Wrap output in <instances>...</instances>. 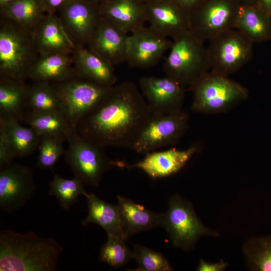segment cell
I'll return each instance as SVG.
<instances>
[{"mask_svg": "<svg viewBox=\"0 0 271 271\" xmlns=\"http://www.w3.org/2000/svg\"><path fill=\"white\" fill-rule=\"evenodd\" d=\"M152 118L139 87L126 81L113 86L78 123L82 137L103 148L132 150Z\"/></svg>", "mask_w": 271, "mask_h": 271, "instance_id": "cell-1", "label": "cell"}, {"mask_svg": "<svg viewBox=\"0 0 271 271\" xmlns=\"http://www.w3.org/2000/svg\"><path fill=\"white\" fill-rule=\"evenodd\" d=\"M63 250L53 238L4 229L0 232V270H56Z\"/></svg>", "mask_w": 271, "mask_h": 271, "instance_id": "cell-2", "label": "cell"}, {"mask_svg": "<svg viewBox=\"0 0 271 271\" xmlns=\"http://www.w3.org/2000/svg\"><path fill=\"white\" fill-rule=\"evenodd\" d=\"M193 94L191 108L204 114L228 111L244 102L248 90L229 78L211 71L197 79L189 88Z\"/></svg>", "mask_w": 271, "mask_h": 271, "instance_id": "cell-3", "label": "cell"}, {"mask_svg": "<svg viewBox=\"0 0 271 271\" xmlns=\"http://www.w3.org/2000/svg\"><path fill=\"white\" fill-rule=\"evenodd\" d=\"M38 55L33 35L1 17L0 77L25 81Z\"/></svg>", "mask_w": 271, "mask_h": 271, "instance_id": "cell-4", "label": "cell"}, {"mask_svg": "<svg viewBox=\"0 0 271 271\" xmlns=\"http://www.w3.org/2000/svg\"><path fill=\"white\" fill-rule=\"evenodd\" d=\"M204 43L190 31L173 39L163 65L165 76L186 88L209 72L207 48Z\"/></svg>", "mask_w": 271, "mask_h": 271, "instance_id": "cell-5", "label": "cell"}, {"mask_svg": "<svg viewBox=\"0 0 271 271\" xmlns=\"http://www.w3.org/2000/svg\"><path fill=\"white\" fill-rule=\"evenodd\" d=\"M159 226L166 230L175 247L185 250L192 249L203 235H218L204 226L192 204L178 195L169 197L167 211L160 213Z\"/></svg>", "mask_w": 271, "mask_h": 271, "instance_id": "cell-6", "label": "cell"}, {"mask_svg": "<svg viewBox=\"0 0 271 271\" xmlns=\"http://www.w3.org/2000/svg\"><path fill=\"white\" fill-rule=\"evenodd\" d=\"M66 161L75 177L85 184L98 187L104 173L114 167L104 149L87 140L75 130L67 138Z\"/></svg>", "mask_w": 271, "mask_h": 271, "instance_id": "cell-7", "label": "cell"}, {"mask_svg": "<svg viewBox=\"0 0 271 271\" xmlns=\"http://www.w3.org/2000/svg\"><path fill=\"white\" fill-rule=\"evenodd\" d=\"M51 83L59 99L60 111L75 128L81 119L102 100L112 87L78 76Z\"/></svg>", "mask_w": 271, "mask_h": 271, "instance_id": "cell-8", "label": "cell"}, {"mask_svg": "<svg viewBox=\"0 0 271 271\" xmlns=\"http://www.w3.org/2000/svg\"><path fill=\"white\" fill-rule=\"evenodd\" d=\"M209 41L207 51L211 71L229 76L252 58L253 43L236 29L224 31Z\"/></svg>", "mask_w": 271, "mask_h": 271, "instance_id": "cell-9", "label": "cell"}, {"mask_svg": "<svg viewBox=\"0 0 271 271\" xmlns=\"http://www.w3.org/2000/svg\"><path fill=\"white\" fill-rule=\"evenodd\" d=\"M241 5L237 0H203L189 15L190 31L204 42L235 29Z\"/></svg>", "mask_w": 271, "mask_h": 271, "instance_id": "cell-10", "label": "cell"}, {"mask_svg": "<svg viewBox=\"0 0 271 271\" xmlns=\"http://www.w3.org/2000/svg\"><path fill=\"white\" fill-rule=\"evenodd\" d=\"M189 114L182 110L152 118L134 145L132 150L146 155L178 143L189 127Z\"/></svg>", "mask_w": 271, "mask_h": 271, "instance_id": "cell-11", "label": "cell"}, {"mask_svg": "<svg viewBox=\"0 0 271 271\" xmlns=\"http://www.w3.org/2000/svg\"><path fill=\"white\" fill-rule=\"evenodd\" d=\"M169 38L150 25L128 34L126 62L134 68L156 65L172 46Z\"/></svg>", "mask_w": 271, "mask_h": 271, "instance_id": "cell-12", "label": "cell"}, {"mask_svg": "<svg viewBox=\"0 0 271 271\" xmlns=\"http://www.w3.org/2000/svg\"><path fill=\"white\" fill-rule=\"evenodd\" d=\"M139 89L152 116L180 112L185 99V88L174 80L165 76H143Z\"/></svg>", "mask_w": 271, "mask_h": 271, "instance_id": "cell-13", "label": "cell"}, {"mask_svg": "<svg viewBox=\"0 0 271 271\" xmlns=\"http://www.w3.org/2000/svg\"><path fill=\"white\" fill-rule=\"evenodd\" d=\"M36 189L32 170L12 163L0 171V207L7 213L21 208Z\"/></svg>", "mask_w": 271, "mask_h": 271, "instance_id": "cell-14", "label": "cell"}, {"mask_svg": "<svg viewBox=\"0 0 271 271\" xmlns=\"http://www.w3.org/2000/svg\"><path fill=\"white\" fill-rule=\"evenodd\" d=\"M58 12L65 30L76 46L86 45L101 18L99 5L87 0H70Z\"/></svg>", "mask_w": 271, "mask_h": 271, "instance_id": "cell-15", "label": "cell"}, {"mask_svg": "<svg viewBox=\"0 0 271 271\" xmlns=\"http://www.w3.org/2000/svg\"><path fill=\"white\" fill-rule=\"evenodd\" d=\"M198 150V147L194 145L184 150L171 148L163 151H154L146 154L142 160L133 164L116 161V167L138 168L153 179L165 178L181 170Z\"/></svg>", "mask_w": 271, "mask_h": 271, "instance_id": "cell-16", "label": "cell"}, {"mask_svg": "<svg viewBox=\"0 0 271 271\" xmlns=\"http://www.w3.org/2000/svg\"><path fill=\"white\" fill-rule=\"evenodd\" d=\"M128 34L101 16L87 48L113 66L126 62Z\"/></svg>", "mask_w": 271, "mask_h": 271, "instance_id": "cell-17", "label": "cell"}, {"mask_svg": "<svg viewBox=\"0 0 271 271\" xmlns=\"http://www.w3.org/2000/svg\"><path fill=\"white\" fill-rule=\"evenodd\" d=\"M147 22L173 39L190 31L189 15L174 0L146 4Z\"/></svg>", "mask_w": 271, "mask_h": 271, "instance_id": "cell-18", "label": "cell"}, {"mask_svg": "<svg viewBox=\"0 0 271 271\" xmlns=\"http://www.w3.org/2000/svg\"><path fill=\"white\" fill-rule=\"evenodd\" d=\"M33 37L38 54H72L76 47L56 13L45 15L38 25Z\"/></svg>", "mask_w": 271, "mask_h": 271, "instance_id": "cell-19", "label": "cell"}, {"mask_svg": "<svg viewBox=\"0 0 271 271\" xmlns=\"http://www.w3.org/2000/svg\"><path fill=\"white\" fill-rule=\"evenodd\" d=\"M100 16L127 34L145 26L146 4L141 0H108L99 5Z\"/></svg>", "mask_w": 271, "mask_h": 271, "instance_id": "cell-20", "label": "cell"}, {"mask_svg": "<svg viewBox=\"0 0 271 271\" xmlns=\"http://www.w3.org/2000/svg\"><path fill=\"white\" fill-rule=\"evenodd\" d=\"M72 57L78 76L104 86L115 85L117 77L114 66L85 46H76Z\"/></svg>", "mask_w": 271, "mask_h": 271, "instance_id": "cell-21", "label": "cell"}, {"mask_svg": "<svg viewBox=\"0 0 271 271\" xmlns=\"http://www.w3.org/2000/svg\"><path fill=\"white\" fill-rule=\"evenodd\" d=\"M76 76L72 56L56 53L38 54L29 78L34 81L58 82Z\"/></svg>", "mask_w": 271, "mask_h": 271, "instance_id": "cell-22", "label": "cell"}, {"mask_svg": "<svg viewBox=\"0 0 271 271\" xmlns=\"http://www.w3.org/2000/svg\"><path fill=\"white\" fill-rule=\"evenodd\" d=\"M88 214L82 220V225L95 223L101 226L107 236H114L127 240L117 205L109 204L94 194L85 192Z\"/></svg>", "mask_w": 271, "mask_h": 271, "instance_id": "cell-23", "label": "cell"}, {"mask_svg": "<svg viewBox=\"0 0 271 271\" xmlns=\"http://www.w3.org/2000/svg\"><path fill=\"white\" fill-rule=\"evenodd\" d=\"M29 88L25 81L0 77V117L23 122L27 111Z\"/></svg>", "mask_w": 271, "mask_h": 271, "instance_id": "cell-24", "label": "cell"}, {"mask_svg": "<svg viewBox=\"0 0 271 271\" xmlns=\"http://www.w3.org/2000/svg\"><path fill=\"white\" fill-rule=\"evenodd\" d=\"M117 199L123 229L127 238L159 226L160 214L154 213L123 196H117Z\"/></svg>", "mask_w": 271, "mask_h": 271, "instance_id": "cell-25", "label": "cell"}, {"mask_svg": "<svg viewBox=\"0 0 271 271\" xmlns=\"http://www.w3.org/2000/svg\"><path fill=\"white\" fill-rule=\"evenodd\" d=\"M235 29L253 44L271 40V17L256 6L241 5Z\"/></svg>", "mask_w": 271, "mask_h": 271, "instance_id": "cell-26", "label": "cell"}, {"mask_svg": "<svg viewBox=\"0 0 271 271\" xmlns=\"http://www.w3.org/2000/svg\"><path fill=\"white\" fill-rule=\"evenodd\" d=\"M1 16L33 35L46 14L42 0H17L0 10Z\"/></svg>", "mask_w": 271, "mask_h": 271, "instance_id": "cell-27", "label": "cell"}, {"mask_svg": "<svg viewBox=\"0 0 271 271\" xmlns=\"http://www.w3.org/2000/svg\"><path fill=\"white\" fill-rule=\"evenodd\" d=\"M13 118L0 117V127L4 130L16 157L32 154L38 148L41 136L31 126L22 125Z\"/></svg>", "mask_w": 271, "mask_h": 271, "instance_id": "cell-28", "label": "cell"}, {"mask_svg": "<svg viewBox=\"0 0 271 271\" xmlns=\"http://www.w3.org/2000/svg\"><path fill=\"white\" fill-rule=\"evenodd\" d=\"M23 122L33 128L41 136L58 137L66 140L76 129L60 110L27 112Z\"/></svg>", "mask_w": 271, "mask_h": 271, "instance_id": "cell-29", "label": "cell"}, {"mask_svg": "<svg viewBox=\"0 0 271 271\" xmlns=\"http://www.w3.org/2000/svg\"><path fill=\"white\" fill-rule=\"evenodd\" d=\"M55 110L60 111V104L56 91L51 82L35 81L30 85L27 112Z\"/></svg>", "mask_w": 271, "mask_h": 271, "instance_id": "cell-30", "label": "cell"}, {"mask_svg": "<svg viewBox=\"0 0 271 271\" xmlns=\"http://www.w3.org/2000/svg\"><path fill=\"white\" fill-rule=\"evenodd\" d=\"M85 185L75 176L70 179L55 174L49 183V193L57 198L62 208L68 210L78 201L79 197L86 192Z\"/></svg>", "mask_w": 271, "mask_h": 271, "instance_id": "cell-31", "label": "cell"}, {"mask_svg": "<svg viewBox=\"0 0 271 271\" xmlns=\"http://www.w3.org/2000/svg\"><path fill=\"white\" fill-rule=\"evenodd\" d=\"M243 251L251 270L271 271V235L249 239Z\"/></svg>", "mask_w": 271, "mask_h": 271, "instance_id": "cell-32", "label": "cell"}, {"mask_svg": "<svg viewBox=\"0 0 271 271\" xmlns=\"http://www.w3.org/2000/svg\"><path fill=\"white\" fill-rule=\"evenodd\" d=\"M126 240L114 236H107V240L102 245L99 259L108 265L120 267L133 258L131 251L125 243Z\"/></svg>", "mask_w": 271, "mask_h": 271, "instance_id": "cell-33", "label": "cell"}, {"mask_svg": "<svg viewBox=\"0 0 271 271\" xmlns=\"http://www.w3.org/2000/svg\"><path fill=\"white\" fill-rule=\"evenodd\" d=\"M66 140L54 136H42L38 147L37 166L41 170L51 169L65 155L63 143Z\"/></svg>", "mask_w": 271, "mask_h": 271, "instance_id": "cell-34", "label": "cell"}, {"mask_svg": "<svg viewBox=\"0 0 271 271\" xmlns=\"http://www.w3.org/2000/svg\"><path fill=\"white\" fill-rule=\"evenodd\" d=\"M133 258L137 264V270L170 271L172 268L166 257L160 252L145 246L137 244L132 250Z\"/></svg>", "mask_w": 271, "mask_h": 271, "instance_id": "cell-35", "label": "cell"}, {"mask_svg": "<svg viewBox=\"0 0 271 271\" xmlns=\"http://www.w3.org/2000/svg\"><path fill=\"white\" fill-rule=\"evenodd\" d=\"M16 158L4 130L0 127V170L13 163Z\"/></svg>", "mask_w": 271, "mask_h": 271, "instance_id": "cell-36", "label": "cell"}, {"mask_svg": "<svg viewBox=\"0 0 271 271\" xmlns=\"http://www.w3.org/2000/svg\"><path fill=\"white\" fill-rule=\"evenodd\" d=\"M228 264L221 260L217 263H209L201 259L197 267L199 271H222L225 269Z\"/></svg>", "mask_w": 271, "mask_h": 271, "instance_id": "cell-37", "label": "cell"}, {"mask_svg": "<svg viewBox=\"0 0 271 271\" xmlns=\"http://www.w3.org/2000/svg\"><path fill=\"white\" fill-rule=\"evenodd\" d=\"M70 0H42L46 14H54Z\"/></svg>", "mask_w": 271, "mask_h": 271, "instance_id": "cell-38", "label": "cell"}, {"mask_svg": "<svg viewBox=\"0 0 271 271\" xmlns=\"http://www.w3.org/2000/svg\"><path fill=\"white\" fill-rule=\"evenodd\" d=\"M188 15L203 0H174Z\"/></svg>", "mask_w": 271, "mask_h": 271, "instance_id": "cell-39", "label": "cell"}, {"mask_svg": "<svg viewBox=\"0 0 271 271\" xmlns=\"http://www.w3.org/2000/svg\"><path fill=\"white\" fill-rule=\"evenodd\" d=\"M256 7L271 17V0H257Z\"/></svg>", "mask_w": 271, "mask_h": 271, "instance_id": "cell-40", "label": "cell"}, {"mask_svg": "<svg viewBox=\"0 0 271 271\" xmlns=\"http://www.w3.org/2000/svg\"><path fill=\"white\" fill-rule=\"evenodd\" d=\"M241 5L256 6L257 0H237Z\"/></svg>", "mask_w": 271, "mask_h": 271, "instance_id": "cell-41", "label": "cell"}, {"mask_svg": "<svg viewBox=\"0 0 271 271\" xmlns=\"http://www.w3.org/2000/svg\"><path fill=\"white\" fill-rule=\"evenodd\" d=\"M16 1L17 0H0V10L3 9Z\"/></svg>", "mask_w": 271, "mask_h": 271, "instance_id": "cell-42", "label": "cell"}, {"mask_svg": "<svg viewBox=\"0 0 271 271\" xmlns=\"http://www.w3.org/2000/svg\"><path fill=\"white\" fill-rule=\"evenodd\" d=\"M90 2H92L93 3H94L95 4H97L98 5H99L100 4L107 1L108 0H87Z\"/></svg>", "mask_w": 271, "mask_h": 271, "instance_id": "cell-43", "label": "cell"}, {"mask_svg": "<svg viewBox=\"0 0 271 271\" xmlns=\"http://www.w3.org/2000/svg\"><path fill=\"white\" fill-rule=\"evenodd\" d=\"M143 2H144L145 4H147V3H149L150 2H153L154 1H156V0H141Z\"/></svg>", "mask_w": 271, "mask_h": 271, "instance_id": "cell-44", "label": "cell"}]
</instances>
